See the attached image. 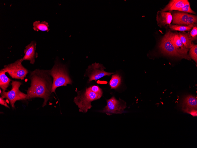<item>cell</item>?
<instances>
[{
    "label": "cell",
    "instance_id": "obj_1",
    "mask_svg": "<svg viewBox=\"0 0 197 148\" xmlns=\"http://www.w3.org/2000/svg\"><path fill=\"white\" fill-rule=\"evenodd\" d=\"M30 87L27 91L28 99L40 97L44 99L43 107L46 105L51 92L52 84L49 70L36 69L30 72Z\"/></svg>",
    "mask_w": 197,
    "mask_h": 148
},
{
    "label": "cell",
    "instance_id": "obj_2",
    "mask_svg": "<svg viewBox=\"0 0 197 148\" xmlns=\"http://www.w3.org/2000/svg\"><path fill=\"white\" fill-rule=\"evenodd\" d=\"M49 73L53 78L51 92L55 93L56 89L59 87L71 84L72 81L70 77L65 65L59 62H56Z\"/></svg>",
    "mask_w": 197,
    "mask_h": 148
},
{
    "label": "cell",
    "instance_id": "obj_3",
    "mask_svg": "<svg viewBox=\"0 0 197 148\" xmlns=\"http://www.w3.org/2000/svg\"><path fill=\"white\" fill-rule=\"evenodd\" d=\"M102 96L91 91L88 88L83 92H78L74 102L78 106L79 111L85 113L91 108V102L99 99Z\"/></svg>",
    "mask_w": 197,
    "mask_h": 148
},
{
    "label": "cell",
    "instance_id": "obj_4",
    "mask_svg": "<svg viewBox=\"0 0 197 148\" xmlns=\"http://www.w3.org/2000/svg\"><path fill=\"white\" fill-rule=\"evenodd\" d=\"M11 90L8 92L2 91L0 93L2 99L6 98L9 102L12 107H15L14 103L17 100L28 99L27 94L21 92L19 87L22 84L21 82L16 81H12Z\"/></svg>",
    "mask_w": 197,
    "mask_h": 148
},
{
    "label": "cell",
    "instance_id": "obj_5",
    "mask_svg": "<svg viewBox=\"0 0 197 148\" xmlns=\"http://www.w3.org/2000/svg\"><path fill=\"white\" fill-rule=\"evenodd\" d=\"M22 58L14 62L5 65L3 69L8 73L12 78L24 79L28 73V71L22 64Z\"/></svg>",
    "mask_w": 197,
    "mask_h": 148
},
{
    "label": "cell",
    "instance_id": "obj_6",
    "mask_svg": "<svg viewBox=\"0 0 197 148\" xmlns=\"http://www.w3.org/2000/svg\"><path fill=\"white\" fill-rule=\"evenodd\" d=\"M106 68L101 64L95 63L88 66L86 70L85 75L89 77L88 81H96L106 76H110L114 74L104 71Z\"/></svg>",
    "mask_w": 197,
    "mask_h": 148
},
{
    "label": "cell",
    "instance_id": "obj_7",
    "mask_svg": "<svg viewBox=\"0 0 197 148\" xmlns=\"http://www.w3.org/2000/svg\"><path fill=\"white\" fill-rule=\"evenodd\" d=\"M107 105L102 111L107 115L112 113H122L126 107V103L122 100H117L113 97L106 100Z\"/></svg>",
    "mask_w": 197,
    "mask_h": 148
},
{
    "label": "cell",
    "instance_id": "obj_8",
    "mask_svg": "<svg viewBox=\"0 0 197 148\" xmlns=\"http://www.w3.org/2000/svg\"><path fill=\"white\" fill-rule=\"evenodd\" d=\"M173 33L169 31L165 34L161 40L159 47L162 53L164 54L179 57L173 44Z\"/></svg>",
    "mask_w": 197,
    "mask_h": 148
},
{
    "label": "cell",
    "instance_id": "obj_9",
    "mask_svg": "<svg viewBox=\"0 0 197 148\" xmlns=\"http://www.w3.org/2000/svg\"><path fill=\"white\" fill-rule=\"evenodd\" d=\"M172 39L173 45L179 57L190 60V56L188 54L189 49L186 48L183 44L178 34L173 33Z\"/></svg>",
    "mask_w": 197,
    "mask_h": 148
},
{
    "label": "cell",
    "instance_id": "obj_10",
    "mask_svg": "<svg viewBox=\"0 0 197 148\" xmlns=\"http://www.w3.org/2000/svg\"><path fill=\"white\" fill-rule=\"evenodd\" d=\"M36 45V41H32L25 46L24 50V55L22 58L23 61H29L31 64H34L35 58L37 57V53L35 51Z\"/></svg>",
    "mask_w": 197,
    "mask_h": 148
},
{
    "label": "cell",
    "instance_id": "obj_11",
    "mask_svg": "<svg viewBox=\"0 0 197 148\" xmlns=\"http://www.w3.org/2000/svg\"><path fill=\"white\" fill-rule=\"evenodd\" d=\"M157 25L160 27L170 26L172 21V16L170 12L159 11L156 15Z\"/></svg>",
    "mask_w": 197,
    "mask_h": 148
},
{
    "label": "cell",
    "instance_id": "obj_12",
    "mask_svg": "<svg viewBox=\"0 0 197 148\" xmlns=\"http://www.w3.org/2000/svg\"><path fill=\"white\" fill-rule=\"evenodd\" d=\"M189 14L181 12H174L172 15V24L177 25H187Z\"/></svg>",
    "mask_w": 197,
    "mask_h": 148
},
{
    "label": "cell",
    "instance_id": "obj_13",
    "mask_svg": "<svg viewBox=\"0 0 197 148\" xmlns=\"http://www.w3.org/2000/svg\"><path fill=\"white\" fill-rule=\"evenodd\" d=\"M197 107V98L192 95L187 96L184 99L183 103V109L186 112H190L196 109Z\"/></svg>",
    "mask_w": 197,
    "mask_h": 148
},
{
    "label": "cell",
    "instance_id": "obj_14",
    "mask_svg": "<svg viewBox=\"0 0 197 148\" xmlns=\"http://www.w3.org/2000/svg\"><path fill=\"white\" fill-rule=\"evenodd\" d=\"M188 0H172L162 9V11L166 12L172 10H177L182 7Z\"/></svg>",
    "mask_w": 197,
    "mask_h": 148
},
{
    "label": "cell",
    "instance_id": "obj_15",
    "mask_svg": "<svg viewBox=\"0 0 197 148\" xmlns=\"http://www.w3.org/2000/svg\"><path fill=\"white\" fill-rule=\"evenodd\" d=\"M6 72L3 69L0 70V87L3 91H5L6 90L11 80L6 75Z\"/></svg>",
    "mask_w": 197,
    "mask_h": 148
},
{
    "label": "cell",
    "instance_id": "obj_16",
    "mask_svg": "<svg viewBox=\"0 0 197 148\" xmlns=\"http://www.w3.org/2000/svg\"><path fill=\"white\" fill-rule=\"evenodd\" d=\"M178 35L180 40L184 46L187 48H190L193 43L191 39L189 32H180L178 33Z\"/></svg>",
    "mask_w": 197,
    "mask_h": 148
},
{
    "label": "cell",
    "instance_id": "obj_17",
    "mask_svg": "<svg viewBox=\"0 0 197 148\" xmlns=\"http://www.w3.org/2000/svg\"><path fill=\"white\" fill-rule=\"evenodd\" d=\"M49 27L48 23L45 21L40 22V21H36L33 24V29L36 31L40 30L48 32L50 30Z\"/></svg>",
    "mask_w": 197,
    "mask_h": 148
},
{
    "label": "cell",
    "instance_id": "obj_18",
    "mask_svg": "<svg viewBox=\"0 0 197 148\" xmlns=\"http://www.w3.org/2000/svg\"><path fill=\"white\" fill-rule=\"evenodd\" d=\"M121 77L118 74L112 75L109 84L111 89H116L121 84Z\"/></svg>",
    "mask_w": 197,
    "mask_h": 148
},
{
    "label": "cell",
    "instance_id": "obj_19",
    "mask_svg": "<svg viewBox=\"0 0 197 148\" xmlns=\"http://www.w3.org/2000/svg\"><path fill=\"white\" fill-rule=\"evenodd\" d=\"M196 24H195L185 25H173L171 24L169 27L170 29L172 30L184 32L185 31H189L192 29Z\"/></svg>",
    "mask_w": 197,
    "mask_h": 148
},
{
    "label": "cell",
    "instance_id": "obj_20",
    "mask_svg": "<svg viewBox=\"0 0 197 148\" xmlns=\"http://www.w3.org/2000/svg\"><path fill=\"white\" fill-rule=\"evenodd\" d=\"M189 52L190 58L193 59L196 63L197 62V45L193 43L190 48Z\"/></svg>",
    "mask_w": 197,
    "mask_h": 148
},
{
    "label": "cell",
    "instance_id": "obj_21",
    "mask_svg": "<svg viewBox=\"0 0 197 148\" xmlns=\"http://www.w3.org/2000/svg\"><path fill=\"white\" fill-rule=\"evenodd\" d=\"M177 10L187 13H189L193 14H196V12L191 9L188 0L182 7Z\"/></svg>",
    "mask_w": 197,
    "mask_h": 148
},
{
    "label": "cell",
    "instance_id": "obj_22",
    "mask_svg": "<svg viewBox=\"0 0 197 148\" xmlns=\"http://www.w3.org/2000/svg\"><path fill=\"white\" fill-rule=\"evenodd\" d=\"M190 35L191 41L195 40L197 38V26L196 24L193 27L191 30Z\"/></svg>",
    "mask_w": 197,
    "mask_h": 148
},
{
    "label": "cell",
    "instance_id": "obj_23",
    "mask_svg": "<svg viewBox=\"0 0 197 148\" xmlns=\"http://www.w3.org/2000/svg\"><path fill=\"white\" fill-rule=\"evenodd\" d=\"M197 22V17L196 15L189 14L188 19L187 25L195 24Z\"/></svg>",
    "mask_w": 197,
    "mask_h": 148
},
{
    "label": "cell",
    "instance_id": "obj_24",
    "mask_svg": "<svg viewBox=\"0 0 197 148\" xmlns=\"http://www.w3.org/2000/svg\"><path fill=\"white\" fill-rule=\"evenodd\" d=\"M91 91L97 94L102 95L103 92L102 89L98 86L93 85L88 88Z\"/></svg>",
    "mask_w": 197,
    "mask_h": 148
},
{
    "label": "cell",
    "instance_id": "obj_25",
    "mask_svg": "<svg viewBox=\"0 0 197 148\" xmlns=\"http://www.w3.org/2000/svg\"><path fill=\"white\" fill-rule=\"evenodd\" d=\"M0 104L6 107L9 108V107L7 104L6 101L4 100L3 99H2L1 97H0Z\"/></svg>",
    "mask_w": 197,
    "mask_h": 148
}]
</instances>
